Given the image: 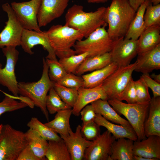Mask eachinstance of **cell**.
Here are the masks:
<instances>
[{
    "label": "cell",
    "mask_w": 160,
    "mask_h": 160,
    "mask_svg": "<svg viewBox=\"0 0 160 160\" xmlns=\"http://www.w3.org/2000/svg\"><path fill=\"white\" fill-rule=\"evenodd\" d=\"M4 93L5 97L0 102V116L5 112L13 111L28 106L27 104L23 102L15 100L13 96Z\"/></svg>",
    "instance_id": "36"
},
{
    "label": "cell",
    "mask_w": 160,
    "mask_h": 160,
    "mask_svg": "<svg viewBox=\"0 0 160 160\" xmlns=\"http://www.w3.org/2000/svg\"><path fill=\"white\" fill-rule=\"evenodd\" d=\"M150 76L154 80L157 82L160 83V74H156L155 73H152Z\"/></svg>",
    "instance_id": "48"
},
{
    "label": "cell",
    "mask_w": 160,
    "mask_h": 160,
    "mask_svg": "<svg viewBox=\"0 0 160 160\" xmlns=\"http://www.w3.org/2000/svg\"><path fill=\"white\" fill-rule=\"evenodd\" d=\"M41 0H31L22 2H13L11 7L24 29L41 32L37 15Z\"/></svg>",
    "instance_id": "11"
},
{
    "label": "cell",
    "mask_w": 160,
    "mask_h": 160,
    "mask_svg": "<svg viewBox=\"0 0 160 160\" xmlns=\"http://www.w3.org/2000/svg\"><path fill=\"white\" fill-rule=\"evenodd\" d=\"M2 65L0 63V68H2Z\"/></svg>",
    "instance_id": "51"
},
{
    "label": "cell",
    "mask_w": 160,
    "mask_h": 160,
    "mask_svg": "<svg viewBox=\"0 0 160 160\" xmlns=\"http://www.w3.org/2000/svg\"><path fill=\"white\" fill-rule=\"evenodd\" d=\"M136 62L124 66L119 67L101 83L108 100H119L125 88L132 79Z\"/></svg>",
    "instance_id": "8"
},
{
    "label": "cell",
    "mask_w": 160,
    "mask_h": 160,
    "mask_svg": "<svg viewBox=\"0 0 160 160\" xmlns=\"http://www.w3.org/2000/svg\"><path fill=\"white\" fill-rule=\"evenodd\" d=\"M159 44L160 25H154L146 28L137 40V54L150 50Z\"/></svg>",
    "instance_id": "22"
},
{
    "label": "cell",
    "mask_w": 160,
    "mask_h": 160,
    "mask_svg": "<svg viewBox=\"0 0 160 160\" xmlns=\"http://www.w3.org/2000/svg\"><path fill=\"white\" fill-rule=\"evenodd\" d=\"M129 3L136 12L140 5L145 1V0H129Z\"/></svg>",
    "instance_id": "45"
},
{
    "label": "cell",
    "mask_w": 160,
    "mask_h": 160,
    "mask_svg": "<svg viewBox=\"0 0 160 160\" xmlns=\"http://www.w3.org/2000/svg\"><path fill=\"white\" fill-rule=\"evenodd\" d=\"M38 45H41L44 49L48 52L46 59L57 60L46 31L39 32L24 29L20 45L24 52L31 55L33 54L34 52L31 49Z\"/></svg>",
    "instance_id": "14"
},
{
    "label": "cell",
    "mask_w": 160,
    "mask_h": 160,
    "mask_svg": "<svg viewBox=\"0 0 160 160\" xmlns=\"http://www.w3.org/2000/svg\"><path fill=\"white\" fill-rule=\"evenodd\" d=\"M149 1H145L139 6L124 38L137 40L145 28L144 16Z\"/></svg>",
    "instance_id": "29"
},
{
    "label": "cell",
    "mask_w": 160,
    "mask_h": 160,
    "mask_svg": "<svg viewBox=\"0 0 160 160\" xmlns=\"http://www.w3.org/2000/svg\"><path fill=\"white\" fill-rule=\"evenodd\" d=\"M89 3L99 4L105 3L108 1L111 0H86Z\"/></svg>",
    "instance_id": "46"
},
{
    "label": "cell",
    "mask_w": 160,
    "mask_h": 160,
    "mask_svg": "<svg viewBox=\"0 0 160 160\" xmlns=\"http://www.w3.org/2000/svg\"><path fill=\"white\" fill-rule=\"evenodd\" d=\"M46 99V105L48 112L53 114L60 111L72 108L65 103L58 95L53 87L49 91Z\"/></svg>",
    "instance_id": "33"
},
{
    "label": "cell",
    "mask_w": 160,
    "mask_h": 160,
    "mask_svg": "<svg viewBox=\"0 0 160 160\" xmlns=\"http://www.w3.org/2000/svg\"><path fill=\"white\" fill-rule=\"evenodd\" d=\"M99 99L108 100L101 84L92 88H80L78 90L77 99L73 108L72 113L76 116H79L80 111L85 106Z\"/></svg>",
    "instance_id": "17"
},
{
    "label": "cell",
    "mask_w": 160,
    "mask_h": 160,
    "mask_svg": "<svg viewBox=\"0 0 160 160\" xmlns=\"http://www.w3.org/2000/svg\"><path fill=\"white\" fill-rule=\"evenodd\" d=\"M45 157L48 160H71L69 152L62 139L48 142Z\"/></svg>",
    "instance_id": "30"
},
{
    "label": "cell",
    "mask_w": 160,
    "mask_h": 160,
    "mask_svg": "<svg viewBox=\"0 0 160 160\" xmlns=\"http://www.w3.org/2000/svg\"><path fill=\"white\" fill-rule=\"evenodd\" d=\"M94 121L100 126L105 127L116 140L121 138L129 139L134 141L137 140L135 132L132 127L116 124L96 113Z\"/></svg>",
    "instance_id": "21"
},
{
    "label": "cell",
    "mask_w": 160,
    "mask_h": 160,
    "mask_svg": "<svg viewBox=\"0 0 160 160\" xmlns=\"http://www.w3.org/2000/svg\"><path fill=\"white\" fill-rule=\"evenodd\" d=\"M82 6L74 4L68 10L65 25L80 31L87 38L97 28L108 25L106 21L107 7H102L95 11L86 12Z\"/></svg>",
    "instance_id": "2"
},
{
    "label": "cell",
    "mask_w": 160,
    "mask_h": 160,
    "mask_svg": "<svg viewBox=\"0 0 160 160\" xmlns=\"http://www.w3.org/2000/svg\"><path fill=\"white\" fill-rule=\"evenodd\" d=\"M120 100H125L129 104L137 103L135 81L132 78L123 92Z\"/></svg>",
    "instance_id": "41"
},
{
    "label": "cell",
    "mask_w": 160,
    "mask_h": 160,
    "mask_svg": "<svg viewBox=\"0 0 160 160\" xmlns=\"http://www.w3.org/2000/svg\"><path fill=\"white\" fill-rule=\"evenodd\" d=\"M133 160H156L154 159H150L140 156L133 155Z\"/></svg>",
    "instance_id": "47"
},
{
    "label": "cell",
    "mask_w": 160,
    "mask_h": 160,
    "mask_svg": "<svg viewBox=\"0 0 160 160\" xmlns=\"http://www.w3.org/2000/svg\"><path fill=\"white\" fill-rule=\"evenodd\" d=\"M3 125L2 124H0V133L1 132Z\"/></svg>",
    "instance_id": "50"
},
{
    "label": "cell",
    "mask_w": 160,
    "mask_h": 160,
    "mask_svg": "<svg viewBox=\"0 0 160 160\" xmlns=\"http://www.w3.org/2000/svg\"><path fill=\"white\" fill-rule=\"evenodd\" d=\"M144 129L146 137L151 135L160 136V97L151 99Z\"/></svg>",
    "instance_id": "20"
},
{
    "label": "cell",
    "mask_w": 160,
    "mask_h": 160,
    "mask_svg": "<svg viewBox=\"0 0 160 160\" xmlns=\"http://www.w3.org/2000/svg\"><path fill=\"white\" fill-rule=\"evenodd\" d=\"M107 26L97 28L85 39L77 41L73 47L75 54L94 51L101 55L110 52L116 41L110 37L105 29Z\"/></svg>",
    "instance_id": "7"
},
{
    "label": "cell",
    "mask_w": 160,
    "mask_h": 160,
    "mask_svg": "<svg viewBox=\"0 0 160 160\" xmlns=\"http://www.w3.org/2000/svg\"><path fill=\"white\" fill-rule=\"evenodd\" d=\"M45 60L49 67L48 75L52 81L57 82L67 73L57 60L48 59Z\"/></svg>",
    "instance_id": "37"
},
{
    "label": "cell",
    "mask_w": 160,
    "mask_h": 160,
    "mask_svg": "<svg viewBox=\"0 0 160 160\" xmlns=\"http://www.w3.org/2000/svg\"><path fill=\"white\" fill-rule=\"evenodd\" d=\"M147 86L152 90L153 97H160V83L152 79L149 73H143L140 77Z\"/></svg>",
    "instance_id": "43"
},
{
    "label": "cell",
    "mask_w": 160,
    "mask_h": 160,
    "mask_svg": "<svg viewBox=\"0 0 160 160\" xmlns=\"http://www.w3.org/2000/svg\"><path fill=\"white\" fill-rule=\"evenodd\" d=\"M69 0H41L37 15L40 27L45 26L64 12Z\"/></svg>",
    "instance_id": "15"
},
{
    "label": "cell",
    "mask_w": 160,
    "mask_h": 160,
    "mask_svg": "<svg viewBox=\"0 0 160 160\" xmlns=\"http://www.w3.org/2000/svg\"><path fill=\"white\" fill-rule=\"evenodd\" d=\"M96 114L94 108L91 104L85 106L80 113L81 120L83 121L82 126L94 121Z\"/></svg>",
    "instance_id": "42"
},
{
    "label": "cell",
    "mask_w": 160,
    "mask_h": 160,
    "mask_svg": "<svg viewBox=\"0 0 160 160\" xmlns=\"http://www.w3.org/2000/svg\"><path fill=\"white\" fill-rule=\"evenodd\" d=\"M72 113L71 108L58 111L53 120L44 124L60 135L68 136L71 129L69 120Z\"/></svg>",
    "instance_id": "26"
},
{
    "label": "cell",
    "mask_w": 160,
    "mask_h": 160,
    "mask_svg": "<svg viewBox=\"0 0 160 160\" xmlns=\"http://www.w3.org/2000/svg\"><path fill=\"white\" fill-rule=\"evenodd\" d=\"M8 17L4 29L0 33V47L20 45L24 28L11 6L8 3L2 5Z\"/></svg>",
    "instance_id": "9"
},
{
    "label": "cell",
    "mask_w": 160,
    "mask_h": 160,
    "mask_svg": "<svg viewBox=\"0 0 160 160\" xmlns=\"http://www.w3.org/2000/svg\"><path fill=\"white\" fill-rule=\"evenodd\" d=\"M134 155L144 157L160 159V136L151 135L140 140L134 141Z\"/></svg>",
    "instance_id": "18"
},
{
    "label": "cell",
    "mask_w": 160,
    "mask_h": 160,
    "mask_svg": "<svg viewBox=\"0 0 160 160\" xmlns=\"http://www.w3.org/2000/svg\"><path fill=\"white\" fill-rule=\"evenodd\" d=\"M134 141L125 138L115 140L111 147V160H133Z\"/></svg>",
    "instance_id": "24"
},
{
    "label": "cell",
    "mask_w": 160,
    "mask_h": 160,
    "mask_svg": "<svg viewBox=\"0 0 160 160\" xmlns=\"http://www.w3.org/2000/svg\"><path fill=\"white\" fill-rule=\"evenodd\" d=\"M27 126L47 141L59 140L62 139L56 132L41 123L37 118L32 117Z\"/></svg>",
    "instance_id": "32"
},
{
    "label": "cell",
    "mask_w": 160,
    "mask_h": 160,
    "mask_svg": "<svg viewBox=\"0 0 160 160\" xmlns=\"http://www.w3.org/2000/svg\"><path fill=\"white\" fill-rule=\"evenodd\" d=\"M27 145L24 132L9 124L3 125L0 133V160H17Z\"/></svg>",
    "instance_id": "6"
},
{
    "label": "cell",
    "mask_w": 160,
    "mask_h": 160,
    "mask_svg": "<svg viewBox=\"0 0 160 160\" xmlns=\"http://www.w3.org/2000/svg\"><path fill=\"white\" fill-rule=\"evenodd\" d=\"M136 13L129 0H112L107 7L105 17L107 31L112 39L124 38Z\"/></svg>",
    "instance_id": "1"
},
{
    "label": "cell",
    "mask_w": 160,
    "mask_h": 160,
    "mask_svg": "<svg viewBox=\"0 0 160 160\" xmlns=\"http://www.w3.org/2000/svg\"><path fill=\"white\" fill-rule=\"evenodd\" d=\"M137 55L135 71L149 73L153 70L160 69V44Z\"/></svg>",
    "instance_id": "19"
},
{
    "label": "cell",
    "mask_w": 160,
    "mask_h": 160,
    "mask_svg": "<svg viewBox=\"0 0 160 160\" xmlns=\"http://www.w3.org/2000/svg\"><path fill=\"white\" fill-rule=\"evenodd\" d=\"M53 88L61 100L67 105L73 108L77 99L78 90L55 82Z\"/></svg>",
    "instance_id": "34"
},
{
    "label": "cell",
    "mask_w": 160,
    "mask_h": 160,
    "mask_svg": "<svg viewBox=\"0 0 160 160\" xmlns=\"http://www.w3.org/2000/svg\"><path fill=\"white\" fill-rule=\"evenodd\" d=\"M118 67L115 63L112 62L103 68L82 76L84 81V87L92 88L99 85Z\"/></svg>",
    "instance_id": "27"
},
{
    "label": "cell",
    "mask_w": 160,
    "mask_h": 160,
    "mask_svg": "<svg viewBox=\"0 0 160 160\" xmlns=\"http://www.w3.org/2000/svg\"><path fill=\"white\" fill-rule=\"evenodd\" d=\"M110 52L112 62L118 67L127 65L137 55V40L124 38L116 40Z\"/></svg>",
    "instance_id": "13"
},
{
    "label": "cell",
    "mask_w": 160,
    "mask_h": 160,
    "mask_svg": "<svg viewBox=\"0 0 160 160\" xmlns=\"http://www.w3.org/2000/svg\"><path fill=\"white\" fill-rule=\"evenodd\" d=\"M144 19L145 28L154 25H160V4L153 5L149 1L146 8Z\"/></svg>",
    "instance_id": "35"
},
{
    "label": "cell",
    "mask_w": 160,
    "mask_h": 160,
    "mask_svg": "<svg viewBox=\"0 0 160 160\" xmlns=\"http://www.w3.org/2000/svg\"><path fill=\"white\" fill-rule=\"evenodd\" d=\"M15 47L9 46L2 48L6 58L5 67L0 68V84L6 87L15 97L19 93L18 83L15 73V68L18 59L19 52Z\"/></svg>",
    "instance_id": "10"
},
{
    "label": "cell",
    "mask_w": 160,
    "mask_h": 160,
    "mask_svg": "<svg viewBox=\"0 0 160 160\" xmlns=\"http://www.w3.org/2000/svg\"><path fill=\"white\" fill-rule=\"evenodd\" d=\"M81 126V135L87 140L94 141L100 135V126L94 121Z\"/></svg>",
    "instance_id": "39"
},
{
    "label": "cell",
    "mask_w": 160,
    "mask_h": 160,
    "mask_svg": "<svg viewBox=\"0 0 160 160\" xmlns=\"http://www.w3.org/2000/svg\"><path fill=\"white\" fill-rule=\"evenodd\" d=\"M96 113L102 116L107 120L114 123L132 127L127 121L121 117L109 104L108 100L98 99L91 103Z\"/></svg>",
    "instance_id": "23"
},
{
    "label": "cell",
    "mask_w": 160,
    "mask_h": 160,
    "mask_svg": "<svg viewBox=\"0 0 160 160\" xmlns=\"http://www.w3.org/2000/svg\"><path fill=\"white\" fill-rule=\"evenodd\" d=\"M43 70L40 79L36 82H19L18 83L19 94L25 97L39 107L47 120L48 112L46 105V99L48 92L53 87L55 83L48 75L49 67L44 58L43 59Z\"/></svg>",
    "instance_id": "4"
},
{
    "label": "cell",
    "mask_w": 160,
    "mask_h": 160,
    "mask_svg": "<svg viewBox=\"0 0 160 160\" xmlns=\"http://www.w3.org/2000/svg\"><path fill=\"white\" fill-rule=\"evenodd\" d=\"M112 63L110 52L86 59L77 68L75 74L80 76L84 73L100 69Z\"/></svg>",
    "instance_id": "25"
},
{
    "label": "cell",
    "mask_w": 160,
    "mask_h": 160,
    "mask_svg": "<svg viewBox=\"0 0 160 160\" xmlns=\"http://www.w3.org/2000/svg\"><path fill=\"white\" fill-rule=\"evenodd\" d=\"M100 55L94 51H88L75 55L67 58L60 59L59 62L64 68L67 73L75 74L79 66L87 58Z\"/></svg>",
    "instance_id": "31"
},
{
    "label": "cell",
    "mask_w": 160,
    "mask_h": 160,
    "mask_svg": "<svg viewBox=\"0 0 160 160\" xmlns=\"http://www.w3.org/2000/svg\"><path fill=\"white\" fill-rule=\"evenodd\" d=\"M56 83L78 90L84 86V81L82 78L72 73H67Z\"/></svg>",
    "instance_id": "38"
},
{
    "label": "cell",
    "mask_w": 160,
    "mask_h": 160,
    "mask_svg": "<svg viewBox=\"0 0 160 160\" xmlns=\"http://www.w3.org/2000/svg\"><path fill=\"white\" fill-rule=\"evenodd\" d=\"M24 133L28 145L34 154L40 160L47 159L45 155L48 144L47 140L30 128Z\"/></svg>",
    "instance_id": "28"
},
{
    "label": "cell",
    "mask_w": 160,
    "mask_h": 160,
    "mask_svg": "<svg viewBox=\"0 0 160 160\" xmlns=\"http://www.w3.org/2000/svg\"><path fill=\"white\" fill-rule=\"evenodd\" d=\"M46 32L56 57L60 59L76 55L72 48L84 37L80 31L65 25H53Z\"/></svg>",
    "instance_id": "3"
},
{
    "label": "cell",
    "mask_w": 160,
    "mask_h": 160,
    "mask_svg": "<svg viewBox=\"0 0 160 160\" xmlns=\"http://www.w3.org/2000/svg\"><path fill=\"white\" fill-rule=\"evenodd\" d=\"M115 137L108 130L100 134L85 150L83 160H111L112 144Z\"/></svg>",
    "instance_id": "12"
},
{
    "label": "cell",
    "mask_w": 160,
    "mask_h": 160,
    "mask_svg": "<svg viewBox=\"0 0 160 160\" xmlns=\"http://www.w3.org/2000/svg\"><path fill=\"white\" fill-rule=\"evenodd\" d=\"M145 0H147V1H149V0H145Z\"/></svg>",
    "instance_id": "52"
},
{
    "label": "cell",
    "mask_w": 160,
    "mask_h": 160,
    "mask_svg": "<svg viewBox=\"0 0 160 160\" xmlns=\"http://www.w3.org/2000/svg\"><path fill=\"white\" fill-rule=\"evenodd\" d=\"M108 101L119 114L124 115L127 119L135 132L137 140L146 138L144 124L148 115L149 103L129 104L114 99H109Z\"/></svg>",
    "instance_id": "5"
},
{
    "label": "cell",
    "mask_w": 160,
    "mask_h": 160,
    "mask_svg": "<svg viewBox=\"0 0 160 160\" xmlns=\"http://www.w3.org/2000/svg\"><path fill=\"white\" fill-rule=\"evenodd\" d=\"M17 160H40L34 153L28 145L20 154Z\"/></svg>",
    "instance_id": "44"
},
{
    "label": "cell",
    "mask_w": 160,
    "mask_h": 160,
    "mask_svg": "<svg viewBox=\"0 0 160 160\" xmlns=\"http://www.w3.org/2000/svg\"><path fill=\"white\" fill-rule=\"evenodd\" d=\"M137 103H149L151 98L148 88L141 78L135 81Z\"/></svg>",
    "instance_id": "40"
},
{
    "label": "cell",
    "mask_w": 160,
    "mask_h": 160,
    "mask_svg": "<svg viewBox=\"0 0 160 160\" xmlns=\"http://www.w3.org/2000/svg\"><path fill=\"white\" fill-rule=\"evenodd\" d=\"M149 1L153 5L160 4V0H149Z\"/></svg>",
    "instance_id": "49"
},
{
    "label": "cell",
    "mask_w": 160,
    "mask_h": 160,
    "mask_svg": "<svg viewBox=\"0 0 160 160\" xmlns=\"http://www.w3.org/2000/svg\"><path fill=\"white\" fill-rule=\"evenodd\" d=\"M81 126L79 125L75 132L71 129L68 136L60 135L66 145L71 160H83L85 150L92 142L86 140L82 137L81 132Z\"/></svg>",
    "instance_id": "16"
}]
</instances>
